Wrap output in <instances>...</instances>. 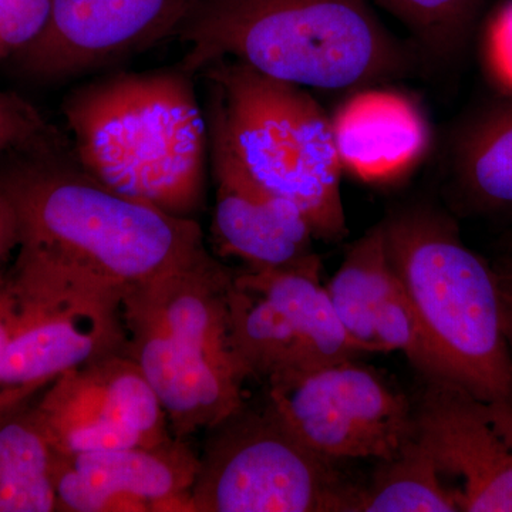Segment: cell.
Instances as JSON below:
<instances>
[{
	"label": "cell",
	"instance_id": "277c9868",
	"mask_svg": "<svg viewBox=\"0 0 512 512\" xmlns=\"http://www.w3.org/2000/svg\"><path fill=\"white\" fill-rule=\"evenodd\" d=\"M380 224L443 382L484 402L512 404L497 268L467 247L456 221L439 208L410 205Z\"/></svg>",
	"mask_w": 512,
	"mask_h": 512
},
{
	"label": "cell",
	"instance_id": "3957f363",
	"mask_svg": "<svg viewBox=\"0 0 512 512\" xmlns=\"http://www.w3.org/2000/svg\"><path fill=\"white\" fill-rule=\"evenodd\" d=\"M177 37L178 64L195 76L232 59L308 90L390 83L423 63L367 0H202Z\"/></svg>",
	"mask_w": 512,
	"mask_h": 512
},
{
	"label": "cell",
	"instance_id": "9c48e42d",
	"mask_svg": "<svg viewBox=\"0 0 512 512\" xmlns=\"http://www.w3.org/2000/svg\"><path fill=\"white\" fill-rule=\"evenodd\" d=\"M12 289L19 312L0 360V416L64 373L126 350L123 296L74 284Z\"/></svg>",
	"mask_w": 512,
	"mask_h": 512
},
{
	"label": "cell",
	"instance_id": "9a60e30c",
	"mask_svg": "<svg viewBox=\"0 0 512 512\" xmlns=\"http://www.w3.org/2000/svg\"><path fill=\"white\" fill-rule=\"evenodd\" d=\"M326 288L359 352H400L424 379L443 382L439 363L390 262L382 224L357 239Z\"/></svg>",
	"mask_w": 512,
	"mask_h": 512
},
{
	"label": "cell",
	"instance_id": "ffe728a7",
	"mask_svg": "<svg viewBox=\"0 0 512 512\" xmlns=\"http://www.w3.org/2000/svg\"><path fill=\"white\" fill-rule=\"evenodd\" d=\"M55 450L35 407L0 416V512L57 511Z\"/></svg>",
	"mask_w": 512,
	"mask_h": 512
},
{
	"label": "cell",
	"instance_id": "5bb4252c",
	"mask_svg": "<svg viewBox=\"0 0 512 512\" xmlns=\"http://www.w3.org/2000/svg\"><path fill=\"white\" fill-rule=\"evenodd\" d=\"M207 120L215 185L211 239L218 255L235 259L239 269L266 271L315 254V234L302 212L258 183L221 128Z\"/></svg>",
	"mask_w": 512,
	"mask_h": 512
},
{
	"label": "cell",
	"instance_id": "cb8c5ba5",
	"mask_svg": "<svg viewBox=\"0 0 512 512\" xmlns=\"http://www.w3.org/2000/svg\"><path fill=\"white\" fill-rule=\"evenodd\" d=\"M484 76L501 99L512 100V0L494 10L480 39Z\"/></svg>",
	"mask_w": 512,
	"mask_h": 512
},
{
	"label": "cell",
	"instance_id": "f1b7e54d",
	"mask_svg": "<svg viewBox=\"0 0 512 512\" xmlns=\"http://www.w3.org/2000/svg\"><path fill=\"white\" fill-rule=\"evenodd\" d=\"M497 265L503 266V268L508 269V271L512 272V248L511 251L508 252V254L505 255L504 258L501 259V261L498 262Z\"/></svg>",
	"mask_w": 512,
	"mask_h": 512
},
{
	"label": "cell",
	"instance_id": "7402d4cb",
	"mask_svg": "<svg viewBox=\"0 0 512 512\" xmlns=\"http://www.w3.org/2000/svg\"><path fill=\"white\" fill-rule=\"evenodd\" d=\"M403 23L423 55L456 60L468 45L483 0H367Z\"/></svg>",
	"mask_w": 512,
	"mask_h": 512
},
{
	"label": "cell",
	"instance_id": "d4e9b609",
	"mask_svg": "<svg viewBox=\"0 0 512 512\" xmlns=\"http://www.w3.org/2000/svg\"><path fill=\"white\" fill-rule=\"evenodd\" d=\"M53 0H0V63L16 59L42 35Z\"/></svg>",
	"mask_w": 512,
	"mask_h": 512
},
{
	"label": "cell",
	"instance_id": "2e32d148",
	"mask_svg": "<svg viewBox=\"0 0 512 512\" xmlns=\"http://www.w3.org/2000/svg\"><path fill=\"white\" fill-rule=\"evenodd\" d=\"M330 120L343 174L366 185L400 183L433 147V127L420 101L383 84L356 89Z\"/></svg>",
	"mask_w": 512,
	"mask_h": 512
},
{
	"label": "cell",
	"instance_id": "484cf974",
	"mask_svg": "<svg viewBox=\"0 0 512 512\" xmlns=\"http://www.w3.org/2000/svg\"><path fill=\"white\" fill-rule=\"evenodd\" d=\"M20 229L18 215L6 192L0 187V276L13 254H18Z\"/></svg>",
	"mask_w": 512,
	"mask_h": 512
},
{
	"label": "cell",
	"instance_id": "83f0119b",
	"mask_svg": "<svg viewBox=\"0 0 512 512\" xmlns=\"http://www.w3.org/2000/svg\"><path fill=\"white\" fill-rule=\"evenodd\" d=\"M500 281L501 303H503L504 332L512 357V272L503 266L494 265Z\"/></svg>",
	"mask_w": 512,
	"mask_h": 512
},
{
	"label": "cell",
	"instance_id": "7a4b0ae2",
	"mask_svg": "<svg viewBox=\"0 0 512 512\" xmlns=\"http://www.w3.org/2000/svg\"><path fill=\"white\" fill-rule=\"evenodd\" d=\"M195 77L177 63L77 84L62 114L83 171L123 197L195 220L210 177V131Z\"/></svg>",
	"mask_w": 512,
	"mask_h": 512
},
{
	"label": "cell",
	"instance_id": "6da1fadb",
	"mask_svg": "<svg viewBox=\"0 0 512 512\" xmlns=\"http://www.w3.org/2000/svg\"><path fill=\"white\" fill-rule=\"evenodd\" d=\"M0 187L19 220L8 275L18 288L74 284L124 298L211 254L197 220L109 190L72 150L22 156L0 173Z\"/></svg>",
	"mask_w": 512,
	"mask_h": 512
},
{
	"label": "cell",
	"instance_id": "4fadbf2b",
	"mask_svg": "<svg viewBox=\"0 0 512 512\" xmlns=\"http://www.w3.org/2000/svg\"><path fill=\"white\" fill-rule=\"evenodd\" d=\"M198 456L183 439L86 453L55 451L60 512H194Z\"/></svg>",
	"mask_w": 512,
	"mask_h": 512
},
{
	"label": "cell",
	"instance_id": "f546056e",
	"mask_svg": "<svg viewBox=\"0 0 512 512\" xmlns=\"http://www.w3.org/2000/svg\"><path fill=\"white\" fill-rule=\"evenodd\" d=\"M6 281H8V276H5V275L0 276V292H2L3 288H5Z\"/></svg>",
	"mask_w": 512,
	"mask_h": 512
},
{
	"label": "cell",
	"instance_id": "5b68a950",
	"mask_svg": "<svg viewBox=\"0 0 512 512\" xmlns=\"http://www.w3.org/2000/svg\"><path fill=\"white\" fill-rule=\"evenodd\" d=\"M232 269L211 254L121 301L126 353L156 392L171 433L187 439L245 403L248 377L228 323Z\"/></svg>",
	"mask_w": 512,
	"mask_h": 512
},
{
	"label": "cell",
	"instance_id": "30bf717a",
	"mask_svg": "<svg viewBox=\"0 0 512 512\" xmlns=\"http://www.w3.org/2000/svg\"><path fill=\"white\" fill-rule=\"evenodd\" d=\"M33 407L59 454L156 446L174 437L156 392L126 350L64 373Z\"/></svg>",
	"mask_w": 512,
	"mask_h": 512
},
{
	"label": "cell",
	"instance_id": "52a82bcc",
	"mask_svg": "<svg viewBox=\"0 0 512 512\" xmlns=\"http://www.w3.org/2000/svg\"><path fill=\"white\" fill-rule=\"evenodd\" d=\"M205 431L194 512H357L362 487L303 444L268 403L245 400Z\"/></svg>",
	"mask_w": 512,
	"mask_h": 512
},
{
	"label": "cell",
	"instance_id": "603a6c76",
	"mask_svg": "<svg viewBox=\"0 0 512 512\" xmlns=\"http://www.w3.org/2000/svg\"><path fill=\"white\" fill-rule=\"evenodd\" d=\"M67 150H72L69 138L50 126L32 104L0 89V156H33Z\"/></svg>",
	"mask_w": 512,
	"mask_h": 512
},
{
	"label": "cell",
	"instance_id": "ac0fdd59",
	"mask_svg": "<svg viewBox=\"0 0 512 512\" xmlns=\"http://www.w3.org/2000/svg\"><path fill=\"white\" fill-rule=\"evenodd\" d=\"M235 272L284 313L305 343L313 367L360 353L336 315L328 288L322 282L318 255L284 268Z\"/></svg>",
	"mask_w": 512,
	"mask_h": 512
},
{
	"label": "cell",
	"instance_id": "8fae6325",
	"mask_svg": "<svg viewBox=\"0 0 512 512\" xmlns=\"http://www.w3.org/2000/svg\"><path fill=\"white\" fill-rule=\"evenodd\" d=\"M202 0H53L42 35L13 62L43 83L79 80L177 37Z\"/></svg>",
	"mask_w": 512,
	"mask_h": 512
},
{
	"label": "cell",
	"instance_id": "7c38bea8",
	"mask_svg": "<svg viewBox=\"0 0 512 512\" xmlns=\"http://www.w3.org/2000/svg\"><path fill=\"white\" fill-rule=\"evenodd\" d=\"M414 437L457 480L460 512H512V404L484 402L454 383L426 380Z\"/></svg>",
	"mask_w": 512,
	"mask_h": 512
},
{
	"label": "cell",
	"instance_id": "4316f807",
	"mask_svg": "<svg viewBox=\"0 0 512 512\" xmlns=\"http://www.w3.org/2000/svg\"><path fill=\"white\" fill-rule=\"evenodd\" d=\"M18 312V296L13 292L8 279L5 288L0 292V360H2L3 353H5L13 328H15Z\"/></svg>",
	"mask_w": 512,
	"mask_h": 512
},
{
	"label": "cell",
	"instance_id": "ba28073f",
	"mask_svg": "<svg viewBox=\"0 0 512 512\" xmlns=\"http://www.w3.org/2000/svg\"><path fill=\"white\" fill-rule=\"evenodd\" d=\"M265 402L329 460L393 457L414 434L412 400L355 357L271 377Z\"/></svg>",
	"mask_w": 512,
	"mask_h": 512
},
{
	"label": "cell",
	"instance_id": "44dd1931",
	"mask_svg": "<svg viewBox=\"0 0 512 512\" xmlns=\"http://www.w3.org/2000/svg\"><path fill=\"white\" fill-rule=\"evenodd\" d=\"M460 512L456 491L444 484L436 461L416 437L380 461L360 488L357 512Z\"/></svg>",
	"mask_w": 512,
	"mask_h": 512
},
{
	"label": "cell",
	"instance_id": "8992f818",
	"mask_svg": "<svg viewBox=\"0 0 512 512\" xmlns=\"http://www.w3.org/2000/svg\"><path fill=\"white\" fill-rule=\"evenodd\" d=\"M197 77L207 86V117L258 183L291 202L316 239L348 235L332 120L305 87L238 60L222 59Z\"/></svg>",
	"mask_w": 512,
	"mask_h": 512
},
{
	"label": "cell",
	"instance_id": "d6986e66",
	"mask_svg": "<svg viewBox=\"0 0 512 512\" xmlns=\"http://www.w3.org/2000/svg\"><path fill=\"white\" fill-rule=\"evenodd\" d=\"M228 323L232 348L248 380L268 382L281 373L313 367L284 313L235 271L228 288Z\"/></svg>",
	"mask_w": 512,
	"mask_h": 512
},
{
	"label": "cell",
	"instance_id": "e0dca14e",
	"mask_svg": "<svg viewBox=\"0 0 512 512\" xmlns=\"http://www.w3.org/2000/svg\"><path fill=\"white\" fill-rule=\"evenodd\" d=\"M450 185L464 210L512 218V100L480 111L458 131Z\"/></svg>",
	"mask_w": 512,
	"mask_h": 512
}]
</instances>
